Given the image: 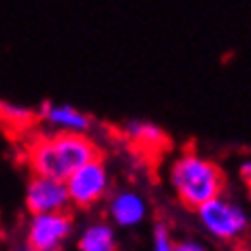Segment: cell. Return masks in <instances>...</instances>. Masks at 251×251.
Masks as SVG:
<instances>
[{
  "mask_svg": "<svg viewBox=\"0 0 251 251\" xmlns=\"http://www.w3.org/2000/svg\"><path fill=\"white\" fill-rule=\"evenodd\" d=\"M166 183L185 209L196 211L200 204L224 194L226 177L222 168L204 153L183 149L168 162Z\"/></svg>",
  "mask_w": 251,
  "mask_h": 251,
  "instance_id": "obj_1",
  "label": "cell"
},
{
  "mask_svg": "<svg viewBox=\"0 0 251 251\" xmlns=\"http://www.w3.org/2000/svg\"><path fill=\"white\" fill-rule=\"evenodd\" d=\"M98 147L90 134L45 132L30 143L26 160L32 175L66 181L87 160L96 158Z\"/></svg>",
  "mask_w": 251,
  "mask_h": 251,
  "instance_id": "obj_2",
  "label": "cell"
},
{
  "mask_svg": "<svg viewBox=\"0 0 251 251\" xmlns=\"http://www.w3.org/2000/svg\"><path fill=\"white\" fill-rule=\"evenodd\" d=\"M194 213H196L200 228L222 243H232L243 238L251 226L249 213L245 211V206L228 198L226 194H219L209 202L200 204Z\"/></svg>",
  "mask_w": 251,
  "mask_h": 251,
  "instance_id": "obj_3",
  "label": "cell"
},
{
  "mask_svg": "<svg viewBox=\"0 0 251 251\" xmlns=\"http://www.w3.org/2000/svg\"><path fill=\"white\" fill-rule=\"evenodd\" d=\"M66 190L71 206L75 209H94L96 204L104 202L113 190L109 164L100 155L87 160L66 179Z\"/></svg>",
  "mask_w": 251,
  "mask_h": 251,
  "instance_id": "obj_4",
  "label": "cell"
},
{
  "mask_svg": "<svg viewBox=\"0 0 251 251\" xmlns=\"http://www.w3.org/2000/svg\"><path fill=\"white\" fill-rule=\"evenodd\" d=\"M75 232V219L68 211L36 213L26 224V245L34 251H62Z\"/></svg>",
  "mask_w": 251,
  "mask_h": 251,
  "instance_id": "obj_5",
  "label": "cell"
},
{
  "mask_svg": "<svg viewBox=\"0 0 251 251\" xmlns=\"http://www.w3.org/2000/svg\"><path fill=\"white\" fill-rule=\"evenodd\" d=\"M149 217V200L134 187L111 190L106 196V219L122 230L139 228Z\"/></svg>",
  "mask_w": 251,
  "mask_h": 251,
  "instance_id": "obj_6",
  "label": "cell"
},
{
  "mask_svg": "<svg viewBox=\"0 0 251 251\" xmlns=\"http://www.w3.org/2000/svg\"><path fill=\"white\" fill-rule=\"evenodd\" d=\"M24 202H26L30 215L68 211L71 198H68L66 181L43 177V175H32L26 190H24Z\"/></svg>",
  "mask_w": 251,
  "mask_h": 251,
  "instance_id": "obj_7",
  "label": "cell"
},
{
  "mask_svg": "<svg viewBox=\"0 0 251 251\" xmlns=\"http://www.w3.org/2000/svg\"><path fill=\"white\" fill-rule=\"evenodd\" d=\"M39 119L51 132L90 134L94 128V119L85 111L68 102H43L39 109Z\"/></svg>",
  "mask_w": 251,
  "mask_h": 251,
  "instance_id": "obj_8",
  "label": "cell"
},
{
  "mask_svg": "<svg viewBox=\"0 0 251 251\" xmlns=\"http://www.w3.org/2000/svg\"><path fill=\"white\" fill-rule=\"evenodd\" d=\"M117 228L109 219H92L77 234V251H117Z\"/></svg>",
  "mask_w": 251,
  "mask_h": 251,
  "instance_id": "obj_9",
  "label": "cell"
},
{
  "mask_svg": "<svg viewBox=\"0 0 251 251\" xmlns=\"http://www.w3.org/2000/svg\"><path fill=\"white\" fill-rule=\"evenodd\" d=\"M124 136L132 141L134 145L145 149H158L166 143V134L162 132L160 126L147 119H130L124 124Z\"/></svg>",
  "mask_w": 251,
  "mask_h": 251,
  "instance_id": "obj_10",
  "label": "cell"
},
{
  "mask_svg": "<svg viewBox=\"0 0 251 251\" xmlns=\"http://www.w3.org/2000/svg\"><path fill=\"white\" fill-rule=\"evenodd\" d=\"M151 251H175V238L164 222H158L151 230Z\"/></svg>",
  "mask_w": 251,
  "mask_h": 251,
  "instance_id": "obj_11",
  "label": "cell"
},
{
  "mask_svg": "<svg viewBox=\"0 0 251 251\" xmlns=\"http://www.w3.org/2000/svg\"><path fill=\"white\" fill-rule=\"evenodd\" d=\"M0 117L2 122H30L32 119V111L26 106H17V104H9V102H0Z\"/></svg>",
  "mask_w": 251,
  "mask_h": 251,
  "instance_id": "obj_12",
  "label": "cell"
},
{
  "mask_svg": "<svg viewBox=\"0 0 251 251\" xmlns=\"http://www.w3.org/2000/svg\"><path fill=\"white\" fill-rule=\"evenodd\" d=\"M175 251H211L204 243L196 238H183V241H175Z\"/></svg>",
  "mask_w": 251,
  "mask_h": 251,
  "instance_id": "obj_13",
  "label": "cell"
},
{
  "mask_svg": "<svg viewBox=\"0 0 251 251\" xmlns=\"http://www.w3.org/2000/svg\"><path fill=\"white\" fill-rule=\"evenodd\" d=\"M238 175L245 181H251V158H245L241 164H238Z\"/></svg>",
  "mask_w": 251,
  "mask_h": 251,
  "instance_id": "obj_14",
  "label": "cell"
},
{
  "mask_svg": "<svg viewBox=\"0 0 251 251\" xmlns=\"http://www.w3.org/2000/svg\"><path fill=\"white\" fill-rule=\"evenodd\" d=\"M17 251H34V249H32V247H28V245H24V247H20Z\"/></svg>",
  "mask_w": 251,
  "mask_h": 251,
  "instance_id": "obj_15",
  "label": "cell"
},
{
  "mask_svg": "<svg viewBox=\"0 0 251 251\" xmlns=\"http://www.w3.org/2000/svg\"><path fill=\"white\" fill-rule=\"evenodd\" d=\"M247 185H249V194H251V181H247Z\"/></svg>",
  "mask_w": 251,
  "mask_h": 251,
  "instance_id": "obj_16",
  "label": "cell"
},
{
  "mask_svg": "<svg viewBox=\"0 0 251 251\" xmlns=\"http://www.w3.org/2000/svg\"><path fill=\"white\" fill-rule=\"evenodd\" d=\"M0 124H2V117H0Z\"/></svg>",
  "mask_w": 251,
  "mask_h": 251,
  "instance_id": "obj_17",
  "label": "cell"
}]
</instances>
